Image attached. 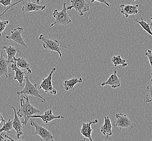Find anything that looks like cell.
<instances>
[{
	"mask_svg": "<svg viewBox=\"0 0 152 141\" xmlns=\"http://www.w3.org/2000/svg\"><path fill=\"white\" fill-rule=\"evenodd\" d=\"M10 68L12 70L15 72V76L14 77V79L18 81L20 84V87L23 86V83L24 82V78H25V74L26 73L24 71L22 70L21 69L19 68L16 65L15 59L10 63Z\"/></svg>",
	"mask_w": 152,
	"mask_h": 141,
	"instance_id": "obj_13",
	"label": "cell"
},
{
	"mask_svg": "<svg viewBox=\"0 0 152 141\" xmlns=\"http://www.w3.org/2000/svg\"><path fill=\"white\" fill-rule=\"evenodd\" d=\"M89 1L91 2V3H94L95 2H98L106 4L107 6H110V4L107 2V0H89Z\"/></svg>",
	"mask_w": 152,
	"mask_h": 141,
	"instance_id": "obj_29",
	"label": "cell"
},
{
	"mask_svg": "<svg viewBox=\"0 0 152 141\" xmlns=\"http://www.w3.org/2000/svg\"><path fill=\"white\" fill-rule=\"evenodd\" d=\"M46 5L39 4L37 2H32L31 0H24L23 2L22 11L23 13L32 12H41L46 9Z\"/></svg>",
	"mask_w": 152,
	"mask_h": 141,
	"instance_id": "obj_10",
	"label": "cell"
},
{
	"mask_svg": "<svg viewBox=\"0 0 152 141\" xmlns=\"http://www.w3.org/2000/svg\"><path fill=\"white\" fill-rule=\"evenodd\" d=\"M98 122V120H95L87 123H82L80 133L84 137V141H85L86 138H88L90 141H93V140L91 138V134L93 131V129L91 128V125L97 124Z\"/></svg>",
	"mask_w": 152,
	"mask_h": 141,
	"instance_id": "obj_12",
	"label": "cell"
},
{
	"mask_svg": "<svg viewBox=\"0 0 152 141\" xmlns=\"http://www.w3.org/2000/svg\"><path fill=\"white\" fill-rule=\"evenodd\" d=\"M16 65L19 68L28 74H31L33 70L31 68V66L27 60L24 58H15Z\"/></svg>",
	"mask_w": 152,
	"mask_h": 141,
	"instance_id": "obj_20",
	"label": "cell"
},
{
	"mask_svg": "<svg viewBox=\"0 0 152 141\" xmlns=\"http://www.w3.org/2000/svg\"><path fill=\"white\" fill-rule=\"evenodd\" d=\"M9 21L8 20H0V37L2 35V33L6 29L7 26L9 24Z\"/></svg>",
	"mask_w": 152,
	"mask_h": 141,
	"instance_id": "obj_26",
	"label": "cell"
},
{
	"mask_svg": "<svg viewBox=\"0 0 152 141\" xmlns=\"http://www.w3.org/2000/svg\"><path fill=\"white\" fill-rule=\"evenodd\" d=\"M111 62L115 68H116L119 65H121L122 68H126L128 66V63L126 60L125 59L122 58L121 56L120 55L113 56L112 58Z\"/></svg>",
	"mask_w": 152,
	"mask_h": 141,
	"instance_id": "obj_22",
	"label": "cell"
},
{
	"mask_svg": "<svg viewBox=\"0 0 152 141\" xmlns=\"http://www.w3.org/2000/svg\"><path fill=\"white\" fill-rule=\"evenodd\" d=\"M137 4L132 5V4H123L120 5V12L122 15L125 16L126 18H128L130 15H134L137 14L138 10Z\"/></svg>",
	"mask_w": 152,
	"mask_h": 141,
	"instance_id": "obj_14",
	"label": "cell"
},
{
	"mask_svg": "<svg viewBox=\"0 0 152 141\" xmlns=\"http://www.w3.org/2000/svg\"><path fill=\"white\" fill-rule=\"evenodd\" d=\"M39 40L42 42L43 47L50 51L57 52L60 57L63 59L62 54L61 53V48L60 47L59 41L57 40H52L47 37L43 34H41L39 36Z\"/></svg>",
	"mask_w": 152,
	"mask_h": 141,
	"instance_id": "obj_4",
	"label": "cell"
},
{
	"mask_svg": "<svg viewBox=\"0 0 152 141\" xmlns=\"http://www.w3.org/2000/svg\"><path fill=\"white\" fill-rule=\"evenodd\" d=\"M4 50H5L7 54V60L9 62V64L11 62L15 60V59L16 54L17 53H21L20 49L18 47H16L15 46H3L2 47Z\"/></svg>",
	"mask_w": 152,
	"mask_h": 141,
	"instance_id": "obj_19",
	"label": "cell"
},
{
	"mask_svg": "<svg viewBox=\"0 0 152 141\" xmlns=\"http://www.w3.org/2000/svg\"><path fill=\"white\" fill-rule=\"evenodd\" d=\"M31 125L35 129V135L40 136L43 141H54L55 139L52 133L48 129L35 122L31 118Z\"/></svg>",
	"mask_w": 152,
	"mask_h": 141,
	"instance_id": "obj_5",
	"label": "cell"
},
{
	"mask_svg": "<svg viewBox=\"0 0 152 141\" xmlns=\"http://www.w3.org/2000/svg\"><path fill=\"white\" fill-rule=\"evenodd\" d=\"M146 95L143 99V101L146 103L152 102V77L149 84L146 88Z\"/></svg>",
	"mask_w": 152,
	"mask_h": 141,
	"instance_id": "obj_24",
	"label": "cell"
},
{
	"mask_svg": "<svg viewBox=\"0 0 152 141\" xmlns=\"http://www.w3.org/2000/svg\"><path fill=\"white\" fill-rule=\"evenodd\" d=\"M12 120L11 118H9L8 121H6L4 123H3L2 127L0 129V134L1 133H7V134H9L12 129Z\"/></svg>",
	"mask_w": 152,
	"mask_h": 141,
	"instance_id": "obj_25",
	"label": "cell"
},
{
	"mask_svg": "<svg viewBox=\"0 0 152 141\" xmlns=\"http://www.w3.org/2000/svg\"><path fill=\"white\" fill-rule=\"evenodd\" d=\"M110 85L113 89H115L121 86V79L118 76L117 70H115L114 73L110 76L106 82L101 84V86Z\"/></svg>",
	"mask_w": 152,
	"mask_h": 141,
	"instance_id": "obj_17",
	"label": "cell"
},
{
	"mask_svg": "<svg viewBox=\"0 0 152 141\" xmlns=\"http://www.w3.org/2000/svg\"><path fill=\"white\" fill-rule=\"evenodd\" d=\"M104 123L101 126L100 132L105 136V140H107V138L113 134V125L109 117L104 116Z\"/></svg>",
	"mask_w": 152,
	"mask_h": 141,
	"instance_id": "obj_16",
	"label": "cell"
},
{
	"mask_svg": "<svg viewBox=\"0 0 152 141\" xmlns=\"http://www.w3.org/2000/svg\"><path fill=\"white\" fill-rule=\"evenodd\" d=\"M56 68H53L50 73L49 74L48 77L43 79L39 87V89H42L45 93H49L54 95H56L57 94V91L53 87L52 82V76Z\"/></svg>",
	"mask_w": 152,
	"mask_h": 141,
	"instance_id": "obj_7",
	"label": "cell"
},
{
	"mask_svg": "<svg viewBox=\"0 0 152 141\" xmlns=\"http://www.w3.org/2000/svg\"><path fill=\"white\" fill-rule=\"evenodd\" d=\"M6 122V120L4 119L3 116L2 115V114L1 113V111H0V124L1 123H4Z\"/></svg>",
	"mask_w": 152,
	"mask_h": 141,
	"instance_id": "obj_30",
	"label": "cell"
},
{
	"mask_svg": "<svg viewBox=\"0 0 152 141\" xmlns=\"http://www.w3.org/2000/svg\"><path fill=\"white\" fill-rule=\"evenodd\" d=\"M3 51L4 49L3 48H2L1 51H0V78L4 76L7 78H8L10 76L8 70L9 62H8L7 59L4 58L3 56Z\"/></svg>",
	"mask_w": 152,
	"mask_h": 141,
	"instance_id": "obj_18",
	"label": "cell"
},
{
	"mask_svg": "<svg viewBox=\"0 0 152 141\" xmlns=\"http://www.w3.org/2000/svg\"><path fill=\"white\" fill-rule=\"evenodd\" d=\"M115 121L113 126L118 127L120 130L122 128H129L131 129L133 128L132 121L126 114H116L115 115Z\"/></svg>",
	"mask_w": 152,
	"mask_h": 141,
	"instance_id": "obj_8",
	"label": "cell"
},
{
	"mask_svg": "<svg viewBox=\"0 0 152 141\" xmlns=\"http://www.w3.org/2000/svg\"><path fill=\"white\" fill-rule=\"evenodd\" d=\"M151 22H150V23H149V26H150V27H152V16L151 17Z\"/></svg>",
	"mask_w": 152,
	"mask_h": 141,
	"instance_id": "obj_31",
	"label": "cell"
},
{
	"mask_svg": "<svg viewBox=\"0 0 152 141\" xmlns=\"http://www.w3.org/2000/svg\"><path fill=\"white\" fill-rule=\"evenodd\" d=\"M12 109L14 112V119L12 120V129L15 130L17 138H18V140H20V137L23 135L22 123L21 122L20 118H18L15 109L13 106H12Z\"/></svg>",
	"mask_w": 152,
	"mask_h": 141,
	"instance_id": "obj_11",
	"label": "cell"
},
{
	"mask_svg": "<svg viewBox=\"0 0 152 141\" xmlns=\"http://www.w3.org/2000/svg\"><path fill=\"white\" fill-rule=\"evenodd\" d=\"M133 16V18H134V21L135 22H137V23H139V25L141 26V27L143 28V30L146 32L148 34L151 35L152 37V32L151 31V27L149 26V24H148V23H147L146 21H145L143 20V18H142L141 20H138L137 18H135L134 17V15Z\"/></svg>",
	"mask_w": 152,
	"mask_h": 141,
	"instance_id": "obj_23",
	"label": "cell"
},
{
	"mask_svg": "<svg viewBox=\"0 0 152 141\" xmlns=\"http://www.w3.org/2000/svg\"><path fill=\"white\" fill-rule=\"evenodd\" d=\"M0 4L4 7L10 6L12 5V0H0Z\"/></svg>",
	"mask_w": 152,
	"mask_h": 141,
	"instance_id": "obj_28",
	"label": "cell"
},
{
	"mask_svg": "<svg viewBox=\"0 0 152 141\" xmlns=\"http://www.w3.org/2000/svg\"><path fill=\"white\" fill-rule=\"evenodd\" d=\"M145 56L147 57L148 60H149V64L151 65V74L152 76V51L151 49H148L147 52L145 53Z\"/></svg>",
	"mask_w": 152,
	"mask_h": 141,
	"instance_id": "obj_27",
	"label": "cell"
},
{
	"mask_svg": "<svg viewBox=\"0 0 152 141\" xmlns=\"http://www.w3.org/2000/svg\"><path fill=\"white\" fill-rule=\"evenodd\" d=\"M25 86L24 89L21 91H18L16 94L18 95H31L35 98H40L42 101V103H45L46 99L40 95L39 87H37V84H33L31 82L28 76L25 77Z\"/></svg>",
	"mask_w": 152,
	"mask_h": 141,
	"instance_id": "obj_2",
	"label": "cell"
},
{
	"mask_svg": "<svg viewBox=\"0 0 152 141\" xmlns=\"http://www.w3.org/2000/svg\"><path fill=\"white\" fill-rule=\"evenodd\" d=\"M73 8L79 13L80 16H82L85 12L89 10V4L85 0H71L70 6L67 7V10Z\"/></svg>",
	"mask_w": 152,
	"mask_h": 141,
	"instance_id": "obj_6",
	"label": "cell"
},
{
	"mask_svg": "<svg viewBox=\"0 0 152 141\" xmlns=\"http://www.w3.org/2000/svg\"><path fill=\"white\" fill-rule=\"evenodd\" d=\"M83 82L82 78H74L71 79L64 80L63 83V85L64 90L68 91H73L75 90V86L77 84L82 83Z\"/></svg>",
	"mask_w": 152,
	"mask_h": 141,
	"instance_id": "obj_21",
	"label": "cell"
},
{
	"mask_svg": "<svg viewBox=\"0 0 152 141\" xmlns=\"http://www.w3.org/2000/svg\"><path fill=\"white\" fill-rule=\"evenodd\" d=\"M39 118L42 120L44 123L46 124H48L49 122H52V120H59V119H64V117L61 116H56L54 114H53L52 110H49L46 111L44 114L42 115H34L31 116V118Z\"/></svg>",
	"mask_w": 152,
	"mask_h": 141,
	"instance_id": "obj_15",
	"label": "cell"
},
{
	"mask_svg": "<svg viewBox=\"0 0 152 141\" xmlns=\"http://www.w3.org/2000/svg\"><path fill=\"white\" fill-rule=\"evenodd\" d=\"M22 1H23L24 0H21ZM40 1H41V0H37V1H36V2L37 3H38V4H39L40 3Z\"/></svg>",
	"mask_w": 152,
	"mask_h": 141,
	"instance_id": "obj_32",
	"label": "cell"
},
{
	"mask_svg": "<svg viewBox=\"0 0 152 141\" xmlns=\"http://www.w3.org/2000/svg\"><path fill=\"white\" fill-rule=\"evenodd\" d=\"M135 1H137V0H133V2ZM139 1H143V0H139Z\"/></svg>",
	"mask_w": 152,
	"mask_h": 141,
	"instance_id": "obj_33",
	"label": "cell"
},
{
	"mask_svg": "<svg viewBox=\"0 0 152 141\" xmlns=\"http://www.w3.org/2000/svg\"><path fill=\"white\" fill-rule=\"evenodd\" d=\"M20 101V107L17 112V114L20 118H23L22 123L24 126H27L28 120L31 119V116L40 113L41 111L31 104L28 95H21Z\"/></svg>",
	"mask_w": 152,
	"mask_h": 141,
	"instance_id": "obj_1",
	"label": "cell"
},
{
	"mask_svg": "<svg viewBox=\"0 0 152 141\" xmlns=\"http://www.w3.org/2000/svg\"><path fill=\"white\" fill-rule=\"evenodd\" d=\"M53 16L55 18V21L50 25V27L55 25L67 26L70 24L72 22V20L67 10L66 1H64L63 4V8L61 10L58 11V9H54L53 13Z\"/></svg>",
	"mask_w": 152,
	"mask_h": 141,
	"instance_id": "obj_3",
	"label": "cell"
},
{
	"mask_svg": "<svg viewBox=\"0 0 152 141\" xmlns=\"http://www.w3.org/2000/svg\"><path fill=\"white\" fill-rule=\"evenodd\" d=\"M23 32V28L17 27L14 29L12 31H11V35L9 36H7L6 38L9 40H12L14 41L16 43L21 46L24 47L27 49H28L27 44L25 43L23 38L22 37V34Z\"/></svg>",
	"mask_w": 152,
	"mask_h": 141,
	"instance_id": "obj_9",
	"label": "cell"
}]
</instances>
